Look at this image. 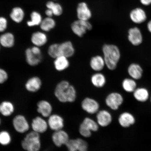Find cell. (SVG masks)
I'll list each match as a JSON object with an SVG mask.
<instances>
[{"instance_id":"1","label":"cell","mask_w":151,"mask_h":151,"mask_svg":"<svg viewBox=\"0 0 151 151\" xmlns=\"http://www.w3.org/2000/svg\"><path fill=\"white\" fill-rule=\"evenodd\" d=\"M54 95L60 102L73 103L76 99V91L74 86L68 81H62L57 85Z\"/></svg>"},{"instance_id":"2","label":"cell","mask_w":151,"mask_h":151,"mask_svg":"<svg viewBox=\"0 0 151 151\" xmlns=\"http://www.w3.org/2000/svg\"><path fill=\"white\" fill-rule=\"evenodd\" d=\"M102 52L106 66L109 70H114L121 57L119 49L116 45L106 44L103 45Z\"/></svg>"},{"instance_id":"3","label":"cell","mask_w":151,"mask_h":151,"mask_svg":"<svg viewBox=\"0 0 151 151\" xmlns=\"http://www.w3.org/2000/svg\"><path fill=\"white\" fill-rule=\"evenodd\" d=\"M21 146L26 151H39L41 147L40 134L33 131L29 132L22 139Z\"/></svg>"},{"instance_id":"4","label":"cell","mask_w":151,"mask_h":151,"mask_svg":"<svg viewBox=\"0 0 151 151\" xmlns=\"http://www.w3.org/2000/svg\"><path fill=\"white\" fill-rule=\"evenodd\" d=\"M99 126L97 122L92 119L85 118L79 127V133L83 137H89L92 135V132L98 131Z\"/></svg>"},{"instance_id":"5","label":"cell","mask_w":151,"mask_h":151,"mask_svg":"<svg viewBox=\"0 0 151 151\" xmlns=\"http://www.w3.org/2000/svg\"><path fill=\"white\" fill-rule=\"evenodd\" d=\"M71 28L72 31L76 35L82 37L87 32L92 29V26L88 21L78 19L73 22Z\"/></svg>"},{"instance_id":"6","label":"cell","mask_w":151,"mask_h":151,"mask_svg":"<svg viewBox=\"0 0 151 151\" xmlns=\"http://www.w3.org/2000/svg\"><path fill=\"white\" fill-rule=\"evenodd\" d=\"M12 125L18 133L24 134L29 131L30 125L25 116L22 114L15 116L12 120Z\"/></svg>"},{"instance_id":"7","label":"cell","mask_w":151,"mask_h":151,"mask_svg":"<svg viewBox=\"0 0 151 151\" xmlns=\"http://www.w3.org/2000/svg\"><path fill=\"white\" fill-rule=\"evenodd\" d=\"M124 101L122 94L117 92H113L108 94L105 99L106 105L113 110H117Z\"/></svg>"},{"instance_id":"8","label":"cell","mask_w":151,"mask_h":151,"mask_svg":"<svg viewBox=\"0 0 151 151\" xmlns=\"http://www.w3.org/2000/svg\"><path fill=\"white\" fill-rule=\"evenodd\" d=\"M68 151H88V145L83 139H70L65 145Z\"/></svg>"},{"instance_id":"9","label":"cell","mask_w":151,"mask_h":151,"mask_svg":"<svg viewBox=\"0 0 151 151\" xmlns=\"http://www.w3.org/2000/svg\"><path fill=\"white\" fill-rule=\"evenodd\" d=\"M43 117L37 116L32 120L31 127L32 131L39 134L45 133L49 128L48 122Z\"/></svg>"},{"instance_id":"10","label":"cell","mask_w":151,"mask_h":151,"mask_svg":"<svg viewBox=\"0 0 151 151\" xmlns=\"http://www.w3.org/2000/svg\"><path fill=\"white\" fill-rule=\"evenodd\" d=\"M83 110L90 114H94L99 112V103L92 98L87 97L83 100L81 103Z\"/></svg>"},{"instance_id":"11","label":"cell","mask_w":151,"mask_h":151,"mask_svg":"<svg viewBox=\"0 0 151 151\" xmlns=\"http://www.w3.org/2000/svg\"><path fill=\"white\" fill-rule=\"evenodd\" d=\"M52 139L53 143L58 147L65 145L70 139L68 134L63 129L54 131L52 135Z\"/></svg>"},{"instance_id":"12","label":"cell","mask_w":151,"mask_h":151,"mask_svg":"<svg viewBox=\"0 0 151 151\" xmlns=\"http://www.w3.org/2000/svg\"><path fill=\"white\" fill-rule=\"evenodd\" d=\"M49 128L53 131H56L63 129L64 127V120L59 115L52 114L48 118Z\"/></svg>"},{"instance_id":"13","label":"cell","mask_w":151,"mask_h":151,"mask_svg":"<svg viewBox=\"0 0 151 151\" xmlns=\"http://www.w3.org/2000/svg\"><path fill=\"white\" fill-rule=\"evenodd\" d=\"M77 15L78 19L88 21L92 17L91 10L86 2L79 3L77 7Z\"/></svg>"},{"instance_id":"14","label":"cell","mask_w":151,"mask_h":151,"mask_svg":"<svg viewBox=\"0 0 151 151\" xmlns=\"http://www.w3.org/2000/svg\"><path fill=\"white\" fill-rule=\"evenodd\" d=\"M128 38L134 46L140 45L143 41V36L140 30L137 27L130 28L128 31Z\"/></svg>"},{"instance_id":"15","label":"cell","mask_w":151,"mask_h":151,"mask_svg":"<svg viewBox=\"0 0 151 151\" xmlns=\"http://www.w3.org/2000/svg\"><path fill=\"white\" fill-rule=\"evenodd\" d=\"M37 111L44 118H48L52 114V107L51 104L46 100L39 101L37 104Z\"/></svg>"},{"instance_id":"16","label":"cell","mask_w":151,"mask_h":151,"mask_svg":"<svg viewBox=\"0 0 151 151\" xmlns=\"http://www.w3.org/2000/svg\"><path fill=\"white\" fill-rule=\"evenodd\" d=\"M97 122L102 127H106L111 124L112 121V115L105 110L99 111L96 115Z\"/></svg>"},{"instance_id":"17","label":"cell","mask_w":151,"mask_h":151,"mask_svg":"<svg viewBox=\"0 0 151 151\" xmlns=\"http://www.w3.org/2000/svg\"><path fill=\"white\" fill-rule=\"evenodd\" d=\"M130 18L134 23L141 24L146 21L147 16L145 11L139 7L134 9L129 14Z\"/></svg>"},{"instance_id":"18","label":"cell","mask_w":151,"mask_h":151,"mask_svg":"<svg viewBox=\"0 0 151 151\" xmlns=\"http://www.w3.org/2000/svg\"><path fill=\"white\" fill-rule=\"evenodd\" d=\"M60 56H63L68 58H71L75 53L74 46L70 41H66L59 44Z\"/></svg>"},{"instance_id":"19","label":"cell","mask_w":151,"mask_h":151,"mask_svg":"<svg viewBox=\"0 0 151 151\" xmlns=\"http://www.w3.org/2000/svg\"><path fill=\"white\" fill-rule=\"evenodd\" d=\"M42 86V81L39 77L34 76L28 79L25 84V87L28 91L36 92L40 90Z\"/></svg>"},{"instance_id":"20","label":"cell","mask_w":151,"mask_h":151,"mask_svg":"<svg viewBox=\"0 0 151 151\" xmlns=\"http://www.w3.org/2000/svg\"><path fill=\"white\" fill-rule=\"evenodd\" d=\"M90 65L91 68L97 72L102 70L106 66L103 57L99 55L93 56L90 60Z\"/></svg>"},{"instance_id":"21","label":"cell","mask_w":151,"mask_h":151,"mask_svg":"<svg viewBox=\"0 0 151 151\" xmlns=\"http://www.w3.org/2000/svg\"><path fill=\"white\" fill-rule=\"evenodd\" d=\"M135 118L133 115L129 112H124L120 115L118 118L119 124L122 127L128 128L135 124Z\"/></svg>"},{"instance_id":"22","label":"cell","mask_w":151,"mask_h":151,"mask_svg":"<svg viewBox=\"0 0 151 151\" xmlns=\"http://www.w3.org/2000/svg\"><path fill=\"white\" fill-rule=\"evenodd\" d=\"M31 41L35 46L40 47L44 46L48 41L47 35L41 32H36L32 35Z\"/></svg>"},{"instance_id":"23","label":"cell","mask_w":151,"mask_h":151,"mask_svg":"<svg viewBox=\"0 0 151 151\" xmlns=\"http://www.w3.org/2000/svg\"><path fill=\"white\" fill-rule=\"evenodd\" d=\"M128 73L131 78L138 80L142 77L143 70L142 68L138 64L132 63L128 67Z\"/></svg>"},{"instance_id":"24","label":"cell","mask_w":151,"mask_h":151,"mask_svg":"<svg viewBox=\"0 0 151 151\" xmlns=\"http://www.w3.org/2000/svg\"><path fill=\"white\" fill-rule=\"evenodd\" d=\"M15 107L11 102L5 101L0 104V113L4 116L8 117L14 112Z\"/></svg>"},{"instance_id":"25","label":"cell","mask_w":151,"mask_h":151,"mask_svg":"<svg viewBox=\"0 0 151 151\" xmlns=\"http://www.w3.org/2000/svg\"><path fill=\"white\" fill-rule=\"evenodd\" d=\"M26 61L31 66H35L38 65L42 59V55H38L32 52L31 48L26 49L25 51Z\"/></svg>"},{"instance_id":"26","label":"cell","mask_w":151,"mask_h":151,"mask_svg":"<svg viewBox=\"0 0 151 151\" xmlns=\"http://www.w3.org/2000/svg\"><path fill=\"white\" fill-rule=\"evenodd\" d=\"M68 58L63 56H60L55 58L54 65L56 70L62 71L69 67L70 63Z\"/></svg>"},{"instance_id":"27","label":"cell","mask_w":151,"mask_h":151,"mask_svg":"<svg viewBox=\"0 0 151 151\" xmlns=\"http://www.w3.org/2000/svg\"><path fill=\"white\" fill-rule=\"evenodd\" d=\"M14 37L12 33H6L0 36V45L5 48H11L14 46Z\"/></svg>"},{"instance_id":"28","label":"cell","mask_w":151,"mask_h":151,"mask_svg":"<svg viewBox=\"0 0 151 151\" xmlns=\"http://www.w3.org/2000/svg\"><path fill=\"white\" fill-rule=\"evenodd\" d=\"M91 81L92 85L97 88H101L105 86L106 80L105 75L100 72L94 73L91 76Z\"/></svg>"},{"instance_id":"29","label":"cell","mask_w":151,"mask_h":151,"mask_svg":"<svg viewBox=\"0 0 151 151\" xmlns=\"http://www.w3.org/2000/svg\"><path fill=\"white\" fill-rule=\"evenodd\" d=\"M133 96L137 101L144 102L149 99V93L148 90L146 88H138L134 91Z\"/></svg>"},{"instance_id":"30","label":"cell","mask_w":151,"mask_h":151,"mask_svg":"<svg viewBox=\"0 0 151 151\" xmlns=\"http://www.w3.org/2000/svg\"><path fill=\"white\" fill-rule=\"evenodd\" d=\"M123 88L129 93L133 92L137 88V84L135 80L132 78H126L123 81L122 83Z\"/></svg>"},{"instance_id":"31","label":"cell","mask_w":151,"mask_h":151,"mask_svg":"<svg viewBox=\"0 0 151 151\" xmlns=\"http://www.w3.org/2000/svg\"><path fill=\"white\" fill-rule=\"evenodd\" d=\"M10 16L14 22L16 23H20L23 20L24 12L23 9L20 7H15L13 9Z\"/></svg>"},{"instance_id":"32","label":"cell","mask_w":151,"mask_h":151,"mask_svg":"<svg viewBox=\"0 0 151 151\" xmlns=\"http://www.w3.org/2000/svg\"><path fill=\"white\" fill-rule=\"evenodd\" d=\"M40 25L42 31L49 32L55 27L56 22L54 19L48 17L42 20Z\"/></svg>"},{"instance_id":"33","label":"cell","mask_w":151,"mask_h":151,"mask_svg":"<svg viewBox=\"0 0 151 151\" xmlns=\"http://www.w3.org/2000/svg\"><path fill=\"white\" fill-rule=\"evenodd\" d=\"M46 6L47 8L50 9L52 11L55 16H60L63 12V8L59 4L50 1L47 3Z\"/></svg>"},{"instance_id":"34","label":"cell","mask_w":151,"mask_h":151,"mask_svg":"<svg viewBox=\"0 0 151 151\" xmlns=\"http://www.w3.org/2000/svg\"><path fill=\"white\" fill-rule=\"evenodd\" d=\"M31 20L27 22V24L30 27L40 25L42 19L40 14L37 12H33L31 15Z\"/></svg>"},{"instance_id":"35","label":"cell","mask_w":151,"mask_h":151,"mask_svg":"<svg viewBox=\"0 0 151 151\" xmlns=\"http://www.w3.org/2000/svg\"><path fill=\"white\" fill-rule=\"evenodd\" d=\"M12 141V137L8 131L3 130L0 132V145L3 146H8Z\"/></svg>"},{"instance_id":"36","label":"cell","mask_w":151,"mask_h":151,"mask_svg":"<svg viewBox=\"0 0 151 151\" xmlns=\"http://www.w3.org/2000/svg\"><path fill=\"white\" fill-rule=\"evenodd\" d=\"M59 47V44L58 43H54L50 45L48 50L49 55L54 59L60 56Z\"/></svg>"},{"instance_id":"37","label":"cell","mask_w":151,"mask_h":151,"mask_svg":"<svg viewBox=\"0 0 151 151\" xmlns=\"http://www.w3.org/2000/svg\"><path fill=\"white\" fill-rule=\"evenodd\" d=\"M8 78V75L5 70L0 68V84H3Z\"/></svg>"},{"instance_id":"38","label":"cell","mask_w":151,"mask_h":151,"mask_svg":"<svg viewBox=\"0 0 151 151\" xmlns=\"http://www.w3.org/2000/svg\"><path fill=\"white\" fill-rule=\"evenodd\" d=\"M7 26L6 19L3 17H0V32H3L6 29Z\"/></svg>"},{"instance_id":"39","label":"cell","mask_w":151,"mask_h":151,"mask_svg":"<svg viewBox=\"0 0 151 151\" xmlns=\"http://www.w3.org/2000/svg\"><path fill=\"white\" fill-rule=\"evenodd\" d=\"M31 50L33 53L38 55H41V50L39 47L35 46L32 47Z\"/></svg>"},{"instance_id":"40","label":"cell","mask_w":151,"mask_h":151,"mask_svg":"<svg viewBox=\"0 0 151 151\" xmlns=\"http://www.w3.org/2000/svg\"><path fill=\"white\" fill-rule=\"evenodd\" d=\"M140 1L143 5L149 6L151 4V0H140Z\"/></svg>"},{"instance_id":"41","label":"cell","mask_w":151,"mask_h":151,"mask_svg":"<svg viewBox=\"0 0 151 151\" xmlns=\"http://www.w3.org/2000/svg\"><path fill=\"white\" fill-rule=\"evenodd\" d=\"M45 14H46L47 16L49 17H52L53 15H54L52 11L50 9H48L46 11Z\"/></svg>"},{"instance_id":"42","label":"cell","mask_w":151,"mask_h":151,"mask_svg":"<svg viewBox=\"0 0 151 151\" xmlns=\"http://www.w3.org/2000/svg\"><path fill=\"white\" fill-rule=\"evenodd\" d=\"M147 27L148 31L151 33V20L147 24Z\"/></svg>"},{"instance_id":"43","label":"cell","mask_w":151,"mask_h":151,"mask_svg":"<svg viewBox=\"0 0 151 151\" xmlns=\"http://www.w3.org/2000/svg\"><path fill=\"white\" fill-rule=\"evenodd\" d=\"M1 118H0V125H1Z\"/></svg>"},{"instance_id":"44","label":"cell","mask_w":151,"mask_h":151,"mask_svg":"<svg viewBox=\"0 0 151 151\" xmlns=\"http://www.w3.org/2000/svg\"><path fill=\"white\" fill-rule=\"evenodd\" d=\"M150 100H151V99H150Z\"/></svg>"},{"instance_id":"45","label":"cell","mask_w":151,"mask_h":151,"mask_svg":"<svg viewBox=\"0 0 151 151\" xmlns=\"http://www.w3.org/2000/svg\"></svg>"}]
</instances>
